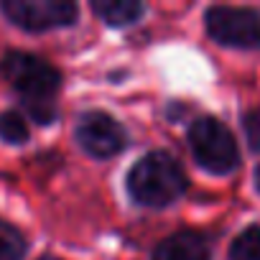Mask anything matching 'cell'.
<instances>
[{"mask_svg": "<svg viewBox=\"0 0 260 260\" xmlns=\"http://www.w3.org/2000/svg\"><path fill=\"white\" fill-rule=\"evenodd\" d=\"M125 186L136 204L161 209L174 204L186 191V174L171 153L151 151L127 171Z\"/></svg>", "mask_w": 260, "mask_h": 260, "instance_id": "cell-1", "label": "cell"}, {"mask_svg": "<svg viewBox=\"0 0 260 260\" xmlns=\"http://www.w3.org/2000/svg\"><path fill=\"white\" fill-rule=\"evenodd\" d=\"M0 74L18 94H23L26 105L54 102L56 92L61 89L59 69L28 51H6L0 56Z\"/></svg>", "mask_w": 260, "mask_h": 260, "instance_id": "cell-2", "label": "cell"}, {"mask_svg": "<svg viewBox=\"0 0 260 260\" xmlns=\"http://www.w3.org/2000/svg\"><path fill=\"white\" fill-rule=\"evenodd\" d=\"M189 146H191L197 164L209 174L224 176V174L235 171L240 164V151H237L235 136L230 133V127L222 120H217L212 115H204L191 122Z\"/></svg>", "mask_w": 260, "mask_h": 260, "instance_id": "cell-3", "label": "cell"}, {"mask_svg": "<svg viewBox=\"0 0 260 260\" xmlns=\"http://www.w3.org/2000/svg\"><path fill=\"white\" fill-rule=\"evenodd\" d=\"M0 11L16 28L28 34L74 26L79 16L72 0H3Z\"/></svg>", "mask_w": 260, "mask_h": 260, "instance_id": "cell-4", "label": "cell"}, {"mask_svg": "<svg viewBox=\"0 0 260 260\" xmlns=\"http://www.w3.org/2000/svg\"><path fill=\"white\" fill-rule=\"evenodd\" d=\"M207 34L232 49H257L260 46V13L252 8L212 6L204 13Z\"/></svg>", "mask_w": 260, "mask_h": 260, "instance_id": "cell-5", "label": "cell"}, {"mask_svg": "<svg viewBox=\"0 0 260 260\" xmlns=\"http://www.w3.org/2000/svg\"><path fill=\"white\" fill-rule=\"evenodd\" d=\"M74 138L79 143V148L92 156V158H112L117 153L125 151L127 146V133L125 127L107 112L102 110H89L77 120L74 127Z\"/></svg>", "mask_w": 260, "mask_h": 260, "instance_id": "cell-6", "label": "cell"}, {"mask_svg": "<svg viewBox=\"0 0 260 260\" xmlns=\"http://www.w3.org/2000/svg\"><path fill=\"white\" fill-rule=\"evenodd\" d=\"M209 257H212V247L202 232L179 230L156 245L151 260H209Z\"/></svg>", "mask_w": 260, "mask_h": 260, "instance_id": "cell-7", "label": "cell"}, {"mask_svg": "<svg viewBox=\"0 0 260 260\" xmlns=\"http://www.w3.org/2000/svg\"><path fill=\"white\" fill-rule=\"evenodd\" d=\"M92 13L102 23L112 28H122V26H133L146 13V6L136 3V0H94Z\"/></svg>", "mask_w": 260, "mask_h": 260, "instance_id": "cell-8", "label": "cell"}, {"mask_svg": "<svg viewBox=\"0 0 260 260\" xmlns=\"http://www.w3.org/2000/svg\"><path fill=\"white\" fill-rule=\"evenodd\" d=\"M0 138L11 146H23L28 143L31 138V130H28V122L21 112L16 110H6L0 115Z\"/></svg>", "mask_w": 260, "mask_h": 260, "instance_id": "cell-9", "label": "cell"}, {"mask_svg": "<svg viewBox=\"0 0 260 260\" xmlns=\"http://www.w3.org/2000/svg\"><path fill=\"white\" fill-rule=\"evenodd\" d=\"M26 250H28V242L21 235V230L0 219V260H23Z\"/></svg>", "mask_w": 260, "mask_h": 260, "instance_id": "cell-10", "label": "cell"}, {"mask_svg": "<svg viewBox=\"0 0 260 260\" xmlns=\"http://www.w3.org/2000/svg\"><path fill=\"white\" fill-rule=\"evenodd\" d=\"M230 260H260V227L242 230L230 245Z\"/></svg>", "mask_w": 260, "mask_h": 260, "instance_id": "cell-11", "label": "cell"}, {"mask_svg": "<svg viewBox=\"0 0 260 260\" xmlns=\"http://www.w3.org/2000/svg\"><path fill=\"white\" fill-rule=\"evenodd\" d=\"M242 127H245V136H247L250 148L260 153V107L250 110V112L242 117Z\"/></svg>", "mask_w": 260, "mask_h": 260, "instance_id": "cell-12", "label": "cell"}, {"mask_svg": "<svg viewBox=\"0 0 260 260\" xmlns=\"http://www.w3.org/2000/svg\"><path fill=\"white\" fill-rule=\"evenodd\" d=\"M255 184H257V189H260V166H257V171H255Z\"/></svg>", "mask_w": 260, "mask_h": 260, "instance_id": "cell-13", "label": "cell"}, {"mask_svg": "<svg viewBox=\"0 0 260 260\" xmlns=\"http://www.w3.org/2000/svg\"><path fill=\"white\" fill-rule=\"evenodd\" d=\"M39 260H61V257H54V255H44V257H39Z\"/></svg>", "mask_w": 260, "mask_h": 260, "instance_id": "cell-14", "label": "cell"}]
</instances>
